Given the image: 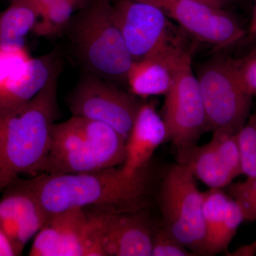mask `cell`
Segmentation results:
<instances>
[{"label": "cell", "mask_w": 256, "mask_h": 256, "mask_svg": "<svg viewBox=\"0 0 256 256\" xmlns=\"http://www.w3.org/2000/svg\"><path fill=\"white\" fill-rule=\"evenodd\" d=\"M22 178L44 210L52 214L92 206L118 212L146 210L156 195L161 176L150 161L132 174L121 166L84 174L42 173Z\"/></svg>", "instance_id": "1"}, {"label": "cell", "mask_w": 256, "mask_h": 256, "mask_svg": "<svg viewBox=\"0 0 256 256\" xmlns=\"http://www.w3.org/2000/svg\"><path fill=\"white\" fill-rule=\"evenodd\" d=\"M56 72L41 92L20 112L0 126V194L14 178L43 173L52 129L60 114Z\"/></svg>", "instance_id": "2"}, {"label": "cell", "mask_w": 256, "mask_h": 256, "mask_svg": "<svg viewBox=\"0 0 256 256\" xmlns=\"http://www.w3.org/2000/svg\"><path fill=\"white\" fill-rule=\"evenodd\" d=\"M64 33L84 72L117 86L127 84L133 60L114 20L110 0H90L74 14Z\"/></svg>", "instance_id": "3"}, {"label": "cell", "mask_w": 256, "mask_h": 256, "mask_svg": "<svg viewBox=\"0 0 256 256\" xmlns=\"http://www.w3.org/2000/svg\"><path fill=\"white\" fill-rule=\"evenodd\" d=\"M126 140L102 122L72 116L54 124L43 173L78 174L122 166Z\"/></svg>", "instance_id": "4"}, {"label": "cell", "mask_w": 256, "mask_h": 256, "mask_svg": "<svg viewBox=\"0 0 256 256\" xmlns=\"http://www.w3.org/2000/svg\"><path fill=\"white\" fill-rule=\"evenodd\" d=\"M156 195L162 225L195 256H203V192L190 170L172 164L162 174Z\"/></svg>", "instance_id": "5"}, {"label": "cell", "mask_w": 256, "mask_h": 256, "mask_svg": "<svg viewBox=\"0 0 256 256\" xmlns=\"http://www.w3.org/2000/svg\"><path fill=\"white\" fill-rule=\"evenodd\" d=\"M196 77L208 130L237 134L250 116L252 98L242 88L234 60L215 57Z\"/></svg>", "instance_id": "6"}, {"label": "cell", "mask_w": 256, "mask_h": 256, "mask_svg": "<svg viewBox=\"0 0 256 256\" xmlns=\"http://www.w3.org/2000/svg\"><path fill=\"white\" fill-rule=\"evenodd\" d=\"M141 104L130 92L86 72L82 73L67 97L72 116L108 124L126 140Z\"/></svg>", "instance_id": "7"}, {"label": "cell", "mask_w": 256, "mask_h": 256, "mask_svg": "<svg viewBox=\"0 0 256 256\" xmlns=\"http://www.w3.org/2000/svg\"><path fill=\"white\" fill-rule=\"evenodd\" d=\"M162 117L168 130V140L175 148L195 146L202 134L210 131L190 52L184 56L175 72L172 86L165 95Z\"/></svg>", "instance_id": "8"}, {"label": "cell", "mask_w": 256, "mask_h": 256, "mask_svg": "<svg viewBox=\"0 0 256 256\" xmlns=\"http://www.w3.org/2000/svg\"><path fill=\"white\" fill-rule=\"evenodd\" d=\"M112 10L133 62L160 54L182 42L170 18L156 5L137 0H116Z\"/></svg>", "instance_id": "9"}, {"label": "cell", "mask_w": 256, "mask_h": 256, "mask_svg": "<svg viewBox=\"0 0 256 256\" xmlns=\"http://www.w3.org/2000/svg\"><path fill=\"white\" fill-rule=\"evenodd\" d=\"M30 256H104L86 208L52 214L36 234Z\"/></svg>", "instance_id": "10"}, {"label": "cell", "mask_w": 256, "mask_h": 256, "mask_svg": "<svg viewBox=\"0 0 256 256\" xmlns=\"http://www.w3.org/2000/svg\"><path fill=\"white\" fill-rule=\"evenodd\" d=\"M156 5L192 36L216 48H223L242 40L245 31L224 8L198 0H137Z\"/></svg>", "instance_id": "11"}, {"label": "cell", "mask_w": 256, "mask_h": 256, "mask_svg": "<svg viewBox=\"0 0 256 256\" xmlns=\"http://www.w3.org/2000/svg\"><path fill=\"white\" fill-rule=\"evenodd\" d=\"M97 226L104 256H151L156 224L146 210L118 212L88 207Z\"/></svg>", "instance_id": "12"}, {"label": "cell", "mask_w": 256, "mask_h": 256, "mask_svg": "<svg viewBox=\"0 0 256 256\" xmlns=\"http://www.w3.org/2000/svg\"><path fill=\"white\" fill-rule=\"evenodd\" d=\"M178 163L184 165L210 188H227L242 174L237 134L213 132L203 146L176 148Z\"/></svg>", "instance_id": "13"}, {"label": "cell", "mask_w": 256, "mask_h": 256, "mask_svg": "<svg viewBox=\"0 0 256 256\" xmlns=\"http://www.w3.org/2000/svg\"><path fill=\"white\" fill-rule=\"evenodd\" d=\"M0 195V228L20 256L26 242L38 233L50 214L25 186L22 178L12 180Z\"/></svg>", "instance_id": "14"}, {"label": "cell", "mask_w": 256, "mask_h": 256, "mask_svg": "<svg viewBox=\"0 0 256 256\" xmlns=\"http://www.w3.org/2000/svg\"><path fill=\"white\" fill-rule=\"evenodd\" d=\"M57 50L32 58L0 86V126L20 112L46 85L52 76L62 69Z\"/></svg>", "instance_id": "15"}, {"label": "cell", "mask_w": 256, "mask_h": 256, "mask_svg": "<svg viewBox=\"0 0 256 256\" xmlns=\"http://www.w3.org/2000/svg\"><path fill=\"white\" fill-rule=\"evenodd\" d=\"M205 242L203 256L227 252L237 230L244 222L236 202L222 188L203 192Z\"/></svg>", "instance_id": "16"}, {"label": "cell", "mask_w": 256, "mask_h": 256, "mask_svg": "<svg viewBox=\"0 0 256 256\" xmlns=\"http://www.w3.org/2000/svg\"><path fill=\"white\" fill-rule=\"evenodd\" d=\"M188 52L182 42L160 54L133 62L127 74L130 92L141 98L166 95L178 64Z\"/></svg>", "instance_id": "17"}, {"label": "cell", "mask_w": 256, "mask_h": 256, "mask_svg": "<svg viewBox=\"0 0 256 256\" xmlns=\"http://www.w3.org/2000/svg\"><path fill=\"white\" fill-rule=\"evenodd\" d=\"M168 140L162 117L152 104H142L126 140V156L122 165L132 174L151 161L154 151Z\"/></svg>", "instance_id": "18"}, {"label": "cell", "mask_w": 256, "mask_h": 256, "mask_svg": "<svg viewBox=\"0 0 256 256\" xmlns=\"http://www.w3.org/2000/svg\"><path fill=\"white\" fill-rule=\"evenodd\" d=\"M38 16V10L28 2L10 0L9 6L0 12V46H25Z\"/></svg>", "instance_id": "19"}, {"label": "cell", "mask_w": 256, "mask_h": 256, "mask_svg": "<svg viewBox=\"0 0 256 256\" xmlns=\"http://www.w3.org/2000/svg\"><path fill=\"white\" fill-rule=\"evenodd\" d=\"M80 6L72 1L50 3L42 8L32 32L38 36L50 37L64 33Z\"/></svg>", "instance_id": "20"}, {"label": "cell", "mask_w": 256, "mask_h": 256, "mask_svg": "<svg viewBox=\"0 0 256 256\" xmlns=\"http://www.w3.org/2000/svg\"><path fill=\"white\" fill-rule=\"evenodd\" d=\"M242 158V174L247 178L256 176V114L249 116L237 133Z\"/></svg>", "instance_id": "21"}, {"label": "cell", "mask_w": 256, "mask_h": 256, "mask_svg": "<svg viewBox=\"0 0 256 256\" xmlns=\"http://www.w3.org/2000/svg\"><path fill=\"white\" fill-rule=\"evenodd\" d=\"M228 194L236 202L244 220H256V176L227 186Z\"/></svg>", "instance_id": "22"}, {"label": "cell", "mask_w": 256, "mask_h": 256, "mask_svg": "<svg viewBox=\"0 0 256 256\" xmlns=\"http://www.w3.org/2000/svg\"><path fill=\"white\" fill-rule=\"evenodd\" d=\"M26 46H0V86L31 58Z\"/></svg>", "instance_id": "23"}, {"label": "cell", "mask_w": 256, "mask_h": 256, "mask_svg": "<svg viewBox=\"0 0 256 256\" xmlns=\"http://www.w3.org/2000/svg\"><path fill=\"white\" fill-rule=\"evenodd\" d=\"M151 256H195L162 225L156 224Z\"/></svg>", "instance_id": "24"}, {"label": "cell", "mask_w": 256, "mask_h": 256, "mask_svg": "<svg viewBox=\"0 0 256 256\" xmlns=\"http://www.w3.org/2000/svg\"><path fill=\"white\" fill-rule=\"evenodd\" d=\"M234 64L244 90L256 98V52L242 60H234Z\"/></svg>", "instance_id": "25"}, {"label": "cell", "mask_w": 256, "mask_h": 256, "mask_svg": "<svg viewBox=\"0 0 256 256\" xmlns=\"http://www.w3.org/2000/svg\"><path fill=\"white\" fill-rule=\"evenodd\" d=\"M18 256L12 244L4 232L0 228V256Z\"/></svg>", "instance_id": "26"}, {"label": "cell", "mask_w": 256, "mask_h": 256, "mask_svg": "<svg viewBox=\"0 0 256 256\" xmlns=\"http://www.w3.org/2000/svg\"><path fill=\"white\" fill-rule=\"evenodd\" d=\"M24 1L28 2L30 4L34 6L38 12H41L42 8H44L46 5L50 4V3L56 2L60 1H72L76 3L77 4L80 6V9L85 6L90 1V0H24Z\"/></svg>", "instance_id": "27"}, {"label": "cell", "mask_w": 256, "mask_h": 256, "mask_svg": "<svg viewBox=\"0 0 256 256\" xmlns=\"http://www.w3.org/2000/svg\"><path fill=\"white\" fill-rule=\"evenodd\" d=\"M228 256H254L256 255V240L252 244L242 246L232 252H226Z\"/></svg>", "instance_id": "28"}, {"label": "cell", "mask_w": 256, "mask_h": 256, "mask_svg": "<svg viewBox=\"0 0 256 256\" xmlns=\"http://www.w3.org/2000/svg\"><path fill=\"white\" fill-rule=\"evenodd\" d=\"M249 33H250V36H256V0L254 12H252V22H250V28H249Z\"/></svg>", "instance_id": "29"}, {"label": "cell", "mask_w": 256, "mask_h": 256, "mask_svg": "<svg viewBox=\"0 0 256 256\" xmlns=\"http://www.w3.org/2000/svg\"><path fill=\"white\" fill-rule=\"evenodd\" d=\"M198 1L206 3V4L212 5V6H218V8H224L225 6L220 0H198Z\"/></svg>", "instance_id": "30"}, {"label": "cell", "mask_w": 256, "mask_h": 256, "mask_svg": "<svg viewBox=\"0 0 256 256\" xmlns=\"http://www.w3.org/2000/svg\"><path fill=\"white\" fill-rule=\"evenodd\" d=\"M220 1L223 3L224 6H226V5L229 4V3L234 2L236 0H220Z\"/></svg>", "instance_id": "31"}, {"label": "cell", "mask_w": 256, "mask_h": 256, "mask_svg": "<svg viewBox=\"0 0 256 256\" xmlns=\"http://www.w3.org/2000/svg\"><path fill=\"white\" fill-rule=\"evenodd\" d=\"M1 140H2V136H1V132H0V144H1Z\"/></svg>", "instance_id": "32"}]
</instances>
